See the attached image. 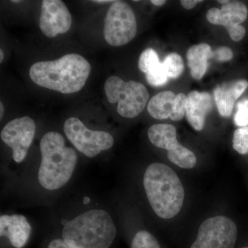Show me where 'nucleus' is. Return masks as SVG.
I'll return each instance as SVG.
<instances>
[{"label":"nucleus","mask_w":248,"mask_h":248,"mask_svg":"<svg viewBox=\"0 0 248 248\" xmlns=\"http://www.w3.org/2000/svg\"><path fill=\"white\" fill-rule=\"evenodd\" d=\"M91 66L84 57L66 54L53 61L40 62L31 67V80L41 87L63 94L81 91L90 76Z\"/></svg>","instance_id":"1"},{"label":"nucleus","mask_w":248,"mask_h":248,"mask_svg":"<svg viewBox=\"0 0 248 248\" xmlns=\"http://www.w3.org/2000/svg\"><path fill=\"white\" fill-rule=\"evenodd\" d=\"M143 186L152 208L161 218H173L182 210L185 192L180 179L166 165L153 163L147 168Z\"/></svg>","instance_id":"2"},{"label":"nucleus","mask_w":248,"mask_h":248,"mask_svg":"<svg viewBox=\"0 0 248 248\" xmlns=\"http://www.w3.org/2000/svg\"><path fill=\"white\" fill-rule=\"evenodd\" d=\"M42 161L38 181L46 190H56L69 182L78 161L73 148L65 145V140L57 132L46 133L40 141Z\"/></svg>","instance_id":"3"},{"label":"nucleus","mask_w":248,"mask_h":248,"mask_svg":"<svg viewBox=\"0 0 248 248\" xmlns=\"http://www.w3.org/2000/svg\"><path fill=\"white\" fill-rule=\"evenodd\" d=\"M116 235L109 213L93 209L68 221L62 230V239L73 248H110Z\"/></svg>","instance_id":"4"},{"label":"nucleus","mask_w":248,"mask_h":248,"mask_svg":"<svg viewBox=\"0 0 248 248\" xmlns=\"http://www.w3.org/2000/svg\"><path fill=\"white\" fill-rule=\"evenodd\" d=\"M104 91L110 104L118 103L117 112L125 118L138 117L149 99L144 85L132 80L124 81L117 76L110 77L106 81Z\"/></svg>","instance_id":"5"},{"label":"nucleus","mask_w":248,"mask_h":248,"mask_svg":"<svg viewBox=\"0 0 248 248\" xmlns=\"http://www.w3.org/2000/svg\"><path fill=\"white\" fill-rule=\"evenodd\" d=\"M136 17L125 1H115L108 10L104 24V38L112 46H121L131 42L137 34Z\"/></svg>","instance_id":"6"},{"label":"nucleus","mask_w":248,"mask_h":248,"mask_svg":"<svg viewBox=\"0 0 248 248\" xmlns=\"http://www.w3.org/2000/svg\"><path fill=\"white\" fill-rule=\"evenodd\" d=\"M63 130L78 151L89 158L108 151L114 145V138L110 133L90 130L76 117H71L65 122Z\"/></svg>","instance_id":"7"},{"label":"nucleus","mask_w":248,"mask_h":248,"mask_svg":"<svg viewBox=\"0 0 248 248\" xmlns=\"http://www.w3.org/2000/svg\"><path fill=\"white\" fill-rule=\"evenodd\" d=\"M237 228L226 217H211L204 221L190 248H234Z\"/></svg>","instance_id":"8"},{"label":"nucleus","mask_w":248,"mask_h":248,"mask_svg":"<svg viewBox=\"0 0 248 248\" xmlns=\"http://www.w3.org/2000/svg\"><path fill=\"white\" fill-rule=\"evenodd\" d=\"M35 130V122L29 117L15 119L1 130V140L12 149L13 158L16 162L22 163L25 159Z\"/></svg>","instance_id":"9"},{"label":"nucleus","mask_w":248,"mask_h":248,"mask_svg":"<svg viewBox=\"0 0 248 248\" xmlns=\"http://www.w3.org/2000/svg\"><path fill=\"white\" fill-rule=\"evenodd\" d=\"M72 16L61 0H44L40 18V28L44 35L53 38L66 33L71 29Z\"/></svg>","instance_id":"10"},{"label":"nucleus","mask_w":248,"mask_h":248,"mask_svg":"<svg viewBox=\"0 0 248 248\" xmlns=\"http://www.w3.org/2000/svg\"><path fill=\"white\" fill-rule=\"evenodd\" d=\"M32 228L24 215H3L0 217V235L6 237L14 248H23L30 239Z\"/></svg>","instance_id":"11"},{"label":"nucleus","mask_w":248,"mask_h":248,"mask_svg":"<svg viewBox=\"0 0 248 248\" xmlns=\"http://www.w3.org/2000/svg\"><path fill=\"white\" fill-rule=\"evenodd\" d=\"M213 99L208 93L192 91L187 96L186 115L196 130H203L206 115L213 109Z\"/></svg>","instance_id":"12"},{"label":"nucleus","mask_w":248,"mask_h":248,"mask_svg":"<svg viewBox=\"0 0 248 248\" xmlns=\"http://www.w3.org/2000/svg\"><path fill=\"white\" fill-rule=\"evenodd\" d=\"M248 86L246 79H239L223 83L215 88L214 96L220 115L226 117L231 115L235 102L242 95Z\"/></svg>","instance_id":"13"},{"label":"nucleus","mask_w":248,"mask_h":248,"mask_svg":"<svg viewBox=\"0 0 248 248\" xmlns=\"http://www.w3.org/2000/svg\"><path fill=\"white\" fill-rule=\"evenodd\" d=\"M248 16L247 6L239 1H229L223 4L221 9L212 8L208 11L206 18L214 25L226 27L230 24L241 25Z\"/></svg>","instance_id":"14"},{"label":"nucleus","mask_w":248,"mask_h":248,"mask_svg":"<svg viewBox=\"0 0 248 248\" xmlns=\"http://www.w3.org/2000/svg\"><path fill=\"white\" fill-rule=\"evenodd\" d=\"M212 55L211 47L205 43L192 46L187 50V64L194 79L200 80L203 78L208 69V61L212 58Z\"/></svg>","instance_id":"15"},{"label":"nucleus","mask_w":248,"mask_h":248,"mask_svg":"<svg viewBox=\"0 0 248 248\" xmlns=\"http://www.w3.org/2000/svg\"><path fill=\"white\" fill-rule=\"evenodd\" d=\"M148 136L152 144L157 148L174 151L180 143L177 141V130L170 124H155L148 129Z\"/></svg>","instance_id":"16"},{"label":"nucleus","mask_w":248,"mask_h":248,"mask_svg":"<svg viewBox=\"0 0 248 248\" xmlns=\"http://www.w3.org/2000/svg\"><path fill=\"white\" fill-rule=\"evenodd\" d=\"M176 94L172 91H164L156 94L148 102V113L153 118L162 120L170 118L174 107Z\"/></svg>","instance_id":"17"},{"label":"nucleus","mask_w":248,"mask_h":248,"mask_svg":"<svg viewBox=\"0 0 248 248\" xmlns=\"http://www.w3.org/2000/svg\"><path fill=\"white\" fill-rule=\"evenodd\" d=\"M168 157L171 162L182 169H192L197 164V157L195 155L181 144H179L174 151L168 152Z\"/></svg>","instance_id":"18"},{"label":"nucleus","mask_w":248,"mask_h":248,"mask_svg":"<svg viewBox=\"0 0 248 248\" xmlns=\"http://www.w3.org/2000/svg\"><path fill=\"white\" fill-rule=\"evenodd\" d=\"M157 53L153 48H147L142 52L139 59L138 66L140 71L146 75L153 73L161 67Z\"/></svg>","instance_id":"19"},{"label":"nucleus","mask_w":248,"mask_h":248,"mask_svg":"<svg viewBox=\"0 0 248 248\" xmlns=\"http://www.w3.org/2000/svg\"><path fill=\"white\" fill-rule=\"evenodd\" d=\"M166 73L169 78L177 79L182 74L184 70V63L183 59L179 54H169L162 62Z\"/></svg>","instance_id":"20"},{"label":"nucleus","mask_w":248,"mask_h":248,"mask_svg":"<svg viewBox=\"0 0 248 248\" xmlns=\"http://www.w3.org/2000/svg\"><path fill=\"white\" fill-rule=\"evenodd\" d=\"M130 248H161L156 238L146 231H139L132 240Z\"/></svg>","instance_id":"21"},{"label":"nucleus","mask_w":248,"mask_h":248,"mask_svg":"<svg viewBox=\"0 0 248 248\" xmlns=\"http://www.w3.org/2000/svg\"><path fill=\"white\" fill-rule=\"evenodd\" d=\"M233 148L241 155L248 153V126L235 130L233 136Z\"/></svg>","instance_id":"22"},{"label":"nucleus","mask_w":248,"mask_h":248,"mask_svg":"<svg viewBox=\"0 0 248 248\" xmlns=\"http://www.w3.org/2000/svg\"><path fill=\"white\" fill-rule=\"evenodd\" d=\"M186 102L187 96L184 93H179L176 95L172 112L170 116V120L176 122L182 120L186 114Z\"/></svg>","instance_id":"23"},{"label":"nucleus","mask_w":248,"mask_h":248,"mask_svg":"<svg viewBox=\"0 0 248 248\" xmlns=\"http://www.w3.org/2000/svg\"><path fill=\"white\" fill-rule=\"evenodd\" d=\"M236 114L234 115V123L237 126L246 127L248 125V99L240 101L236 105Z\"/></svg>","instance_id":"24"},{"label":"nucleus","mask_w":248,"mask_h":248,"mask_svg":"<svg viewBox=\"0 0 248 248\" xmlns=\"http://www.w3.org/2000/svg\"><path fill=\"white\" fill-rule=\"evenodd\" d=\"M146 78L148 84L153 86H164L169 81V76L165 71L164 65H161L159 69L153 73L146 75Z\"/></svg>","instance_id":"25"},{"label":"nucleus","mask_w":248,"mask_h":248,"mask_svg":"<svg viewBox=\"0 0 248 248\" xmlns=\"http://www.w3.org/2000/svg\"><path fill=\"white\" fill-rule=\"evenodd\" d=\"M232 58V50L226 46L218 47L213 51V55H212V58L221 62L230 61Z\"/></svg>","instance_id":"26"},{"label":"nucleus","mask_w":248,"mask_h":248,"mask_svg":"<svg viewBox=\"0 0 248 248\" xmlns=\"http://www.w3.org/2000/svg\"><path fill=\"white\" fill-rule=\"evenodd\" d=\"M232 40L234 42H239L244 38L246 35V29L242 25H236V24H230L225 27Z\"/></svg>","instance_id":"27"},{"label":"nucleus","mask_w":248,"mask_h":248,"mask_svg":"<svg viewBox=\"0 0 248 248\" xmlns=\"http://www.w3.org/2000/svg\"><path fill=\"white\" fill-rule=\"evenodd\" d=\"M46 248H73L66 244V241L62 238H55L50 240Z\"/></svg>","instance_id":"28"},{"label":"nucleus","mask_w":248,"mask_h":248,"mask_svg":"<svg viewBox=\"0 0 248 248\" xmlns=\"http://www.w3.org/2000/svg\"><path fill=\"white\" fill-rule=\"evenodd\" d=\"M180 2L184 9L189 10L193 9L196 5L202 2V0H182Z\"/></svg>","instance_id":"29"},{"label":"nucleus","mask_w":248,"mask_h":248,"mask_svg":"<svg viewBox=\"0 0 248 248\" xmlns=\"http://www.w3.org/2000/svg\"><path fill=\"white\" fill-rule=\"evenodd\" d=\"M166 2V1H165V0H152L151 1L152 4L157 6H163Z\"/></svg>","instance_id":"30"},{"label":"nucleus","mask_w":248,"mask_h":248,"mask_svg":"<svg viewBox=\"0 0 248 248\" xmlns=\"http://www.w3.org/2000/svg\"><path fill=\"white\" fill-rule=\"evenodd\" d=\"M115 1L112 0H96V1H93V2L97 3V4H108V3L113 4Z\"/></svg>","instance_id":"31"},{"label":"nucleus","mask_w":248,"mask_h":248,"mask_svg":"<svg viewBox=\"0 0 248 248\" xmlns=\"http://www.w3.org/2000/svg\"><path fill=\"white\" fill-rule=\"evenodd\" d=\"M0 119L3 118V116H4V105H3L2 102L0 103Z\"/></svg>","instance_id":"32"},{"label":"nucleus","mask_w":248,"mask_h":248,"mask_svg":"<svg viewBox=\"0 0 248 248\" xmlns=\"http://www.w3.org/2000/svg\"><path fill=\"white\" fill-rule=\"evenodd\" d=\"M4 52H3L2 49H1V50H0V62H1V63L2 62L3 60H4Z\"/></svg>","instance_id":"33"},{"label":"nucleus","mask_w":248,"mask_h":248,"mask_svg":"<svg viewBox=\"0 0 248 248\" xmlns=\"http://www.w3.org/2000/svg\"><path fill=\"white\" fill-rule=\"evenodd\" d=\"M230 1H228V0H223V1H221V0H219L218 1V3H221V4H226L227 3L229 2Z\"/></svg>","instance_id":"34"},{"label":"nucleus","mask_w":248,"mask_h":248,"mask_svg":"<svg viewBox=\"0 0 248 248\" xmlns=\"http://www.w3.org/2000/svg\"><path fill=\"white\" fill-rule=\"evenodd\" d=\"M12 2L14 3H20L22 1H19V0H13Z\"/></svg>","instance_id":"35"},{"label":"nucleus","mask_w":248,"mask_h":248,"mask_svg":"<svg viewBox=\"0 0 248 248\" xmlns=\"http://www.w3.org/2000/svg\"><path fill=\"white\" fill-rule=\"evenodd\" d=\"M248 248V247H245V248Z\"/></svg>","instance_id":"36"}]
</instances>
